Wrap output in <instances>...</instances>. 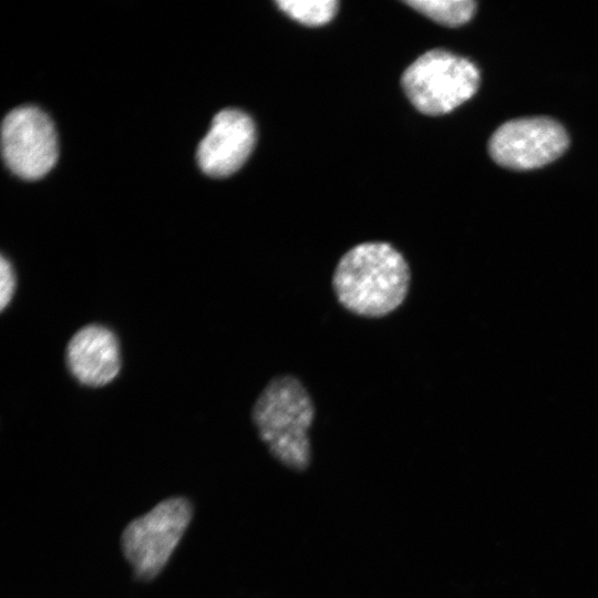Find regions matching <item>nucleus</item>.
I'll return each mask as SVG.
<instances>
[{
  "label": "nucleus",
  "mask_w": 598,
  "mask_h": 598,
  "mask_svg": "<svg viewBox=\"0 0 598 598\" xmlns=\"http://www.w3.org/2000/svg\"><path fill=\"white\" fill-rule=\"evenodd\" d=\"M255 142L252 118L241 110L224 109L214 116L209 130L198 144V165L207 175L228 176L243 166Z\"/></svg>",
  "instance_id": "obj_7"
},
{
  "label": "nucleus",
  "mask_w": 598,
  "mask_h": 598,
  "mask_svg": "<svg viewBox=\"0 0 598 598\" xmlns=\"http://www.w3.org/2000/svg\"><path fill=\"white\" fill-rule=\"evenodd\" d=\"M16 291V274L11 262L2 255L0 261V307L4 310Z\"/></svg>",
  "instance_id": "obj_11"
},
{
  "label": "nucleus",
  "mask_w": 598,
  "mask_h": 598,
  "mask_svg": "<svg viewBox=\"0 0 598 598\" xmlns=\"http://www.w3.org/2000/svg\"><path fill=\"white\" fill-rule=\"evenodd\" d=\"M406 4L447 27H458L474 16L476 2L473 0H409Z\"/></svg>",
  "instance_id": "obj_9"
},
{
  "label": "nucleus",
  "mask_w": 598,
  "mask_h": 598,
  "mask_svg": "<svg viewBox=\"0 0 598 598\" xmlns=\"http://www.w3.org/2000/svg\"><path fill=\"white\" fill-rule=\"evenodd\" d=\"M568 144L566 130L555 120L544 116L520 117L505 122L493 133L488 152L496 164L526 171L557 159Z\"/></svg>",
  "instance_id": "obj_6"
},
{
  "label": "nucleus",
  "mask_w": 598,
  "mask_h": 598,
  "mask_svg": "<svg viewBox=\"0 0 598 598\" xmlns=\"http://www.w3.org/2000/svg\"><path fill=\"white\" fill-rule=\"evenodd\" d=\"M72 375L87 386L110 383L120 372V347L115 334L100 324H89L70 339L65 352Z\"/></svg>",
  "instance_id": "obj_8"
},
{
  "label": "nucleus",
  "mask_w": 598,
  "mask_h": 598,
  "mask_svg": "<svg viewBox=\"0 0 598 598\" xmlns=\"http://www.w3.org/2000/svg\"><path fill=\"white\" fill-rule=\"evenodd\" d=\"M192 518L190 503L172 497L132 520L122 535L125 558L141 579H152L167 564Z\"/></svg>",
  "instance_id": "obj_4"
},
{
  "label": "nucleus",
  "mask_w": 598,
  "mask_h": 598,
  "mask_svg": "<svg viewBox=\"0 0 598 598\" xmlns=\"http://www.w3.org/2000/svg\"><path fill=\"white\" fill-rule=\"evenodd\" d=\"M1 148L7 166L18 176L35 179L58 158V138L50 117L33 105L9 112L2 121Z\"/></svg>",
  "instance_id": "obj_5"
},
{
  "label": "nucleus",
  "mask_w": 598,
  "mask_h": 598,
  "mask_svg": "<svg viewBox=\"0 0 598 598\" xmlns=\"http://www.w3.org/2000/svg\"><path fill=\"white\" fill-rule=\"evenodd\" d=\"M276 4L300 23L321 25L334 17L339 3L336 0H278Z\"/></svg>",
  "instance_id": "obj_10"
},
{
  "label": "nucleus",
  "mask_w": 598,
  "mask_h": 598,
  "mask_svg": "<svg viewBox=\"0 0 598 598\" xmlns=\"http://www.w3.org/2000/svg\"><path fill=\"white\" fill-rule=\"evenodd\" d=\"M316 416L312 398L301 380L285 373L271 378L258 394L251 421L270 455L293 472L311 464L309 430Z\"/></svg>",
  "instance_id": "obj_2"
},
{
  "label": "nucleus",
  "mask_w": 598,
  "mask_h": 598,
  "mask_svg": "<svg viewBox=\"0 0 598 598\" xmlns=\"http://www.w3.org/2000/svg\"><path fill=\"white\" fill-rule=\"evenodd\" d=\"M411 269L404 256L385 241L351 247L338 260L331 286L349 312L370 319L395 311L408 297Z\"/></svg>",
  "instance_id": "obj_1"
},
{
  "label": "nucleus",
  "mask_w": 598,
  "mask_h": 598,
  "mask_svg": "<svg viewBox=\"0 0 598 598\" xmlns=\"http://www.w3.org/2000/svg\"><path fill=\"white\" fill-rule=\"evenodd\" d=\"M401 85L421 113L441 115L453 111L476 93L480 71L466 58L433 49L405 69Z\"/></svg>",
  "instance_id": "obj_3"
}]
</instances>
